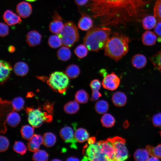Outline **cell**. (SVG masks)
<instances>
[{"label":"cell","mask_w":161,"mask_h":161,"mask_svg":"<svg viewBox=\"0 0 161 161\" xmlns=\"http://www.w3.org/2000/svg\"><path fill=\"white\" fill-rule=\"evenodd\" d=\"M152 0H89L86 6L101 26L120 28L143 19Z\"/></svg>","instance_id":"6da1fadb"},{"label":"cell","mask_w":161,"mask_h":161,"mask_svg":"<svg viewBox=\"0 0 161 161\" xmlns=\"http://www.w3.org/2000/svg\"><path fill=\"white\" fill-rule=\"evenodd\" d=\"M129 39L126 35L114 32L109 38L104 47V54L116 62L125 56L129 51Z\"/></svg>","instance_id":"7a4b0ae2"},{"label":"cell","mask_w":161,"mask_h":161,"mask_svg":"<svg viewBox=\"0 0 161 161\" xmlns=\"http://www.w3.org/2000/svg\"><path fill=\"white\" fill-rule=\"evenodd\" d=\"M111 31V29L108 27L92 28L86 33L83 38V44L89 50L97 52L105 47L109 38Z\"/></svg>","instance_id":"3957f363"},{"label":"cell","mask_w":161,"mask_h":161,"mask_svg":"<svg viewBox=\"0 0 161 161\" xmlns=\"http://www.w3.org/2000/svg\"><path fill=\"white\" fill-rule=\"evenodd\" d=\"M61 38L62 45L69 48L72 46L78 41L79 35L78 28L71 21L65 23L61 32L58 34Z\"/></svg>","instance_id":"277c9868"},{"label":"cell","mask_w":161,"mask_h":161,"mask_svg":"<svg viewBox=\"0 0 161 161\" xmlns=\"http://www.w3.org/2000/svg\"><path fill=\"white\" fill-rule=\"evenodd\" d=\"M69 78L63 72L56 71L50 75L47 83L55 91L64 94L69 85Z\"/></svg>","instance_id":"5b68a950"},{"label":"cell","mask_w":161,"mask_h":161,"mask_svg":"<svg viewBox=\"0 0 161 161\" xmlns=\"http://www.w3.org/2000/svg\"><path fill=\"white\" fill-rule=\"evenodd\" d=\"M25 110L28 115V122L34 127H39L43 122L50 123L52 120V114L46 111L42 112L39 107L35 109L27 107Z\"/></svg>","instance_id":"8992f818"},{"label":"cell","mask_w":161,"mask_h":161,"mask_svg":"<svg viewBox=\"0 0 161 161\" xmlns=\"http://www.w3.org/2000/svg\"><path fill=\"white\" fill-rule=\"evenodd\" d=\"M109 139L115 151L114 161H123L127 159L129 157V153L125 145V140L118 136Z\"/></svg>","instance_id":"52a82bcc"},{"label":"cell","mask_w":161,"mask_h":161,"mask_svg":"<svg viewBox=\"0 0 161 161\" xmlns=\"http://www.w3.org/2000/svg\"><path fill=\"white\" fill-rule=\"evenodd\" d=\"M88 144L89 145H86L83 149V153L85 155L83 160L107 161L100 152L98 142Z\"/></svg>","instance_id":"ba28073f"},{"label":"cell","mask_w":161,"mask_h":161,"mask_svg":"<svg viewBox=\"0 0 161 161\" xmlns=\"http://www.w3.org/2000/svg\"><path fill=\"white\" fill-rule=\"evenodd\" d=\"M101 153L107 161H114L115 151L109 138L105 140L98 142Z\"/></svg>","instance_id":"9c48e42d"},{"label":"cell","mask_w":161,"mask_h":161,"mask_svg":"<svg viewBox=\"0 0 161 161\" xmlns=\"http://www.w3.org/2000/svg\"><path fill=\"white\" fill-rule=\"evenodd\" d=\"M120 79L114 72L107 75L103 78L102 84L105 89L113 91L118 87Z\"/></svg>","instance_id":"30bf717a"},{"label":"cell","mask_w":161,"mask_h":161,"mask_svg":"<svg viewBox=\"0 0 161 161\" xmlns=\"http://www.w3.org/2000/svg\"><path fill=\"white\" fill-rule=\"evenodd\" d=\"M52 17L53 20L50 22L49 29L51 32L58 34L62 30L64 26L62 19L56 11L54 12Z\"/></svg>","instance_id":"8fae6325"},{"label":"cell","mask_w":161,"mask_h":161,"mask_svg":"<svg viewBox=\"0 0 161 161\" xmlns=\"http://www.w3.org/2000/svg\"><path fill=\"white\" fill-rule=\"evenodd\" d=\"M0 84H2L9 78L12 68L8 62L3 60H0Z\"/></svg>","instance_id":"7c38bea8"},{"label":"cell","mask_w":161,"mask_h":161,"mask_svg":"<svg viewBox=\"0 0 161 161\" xmlns=\"http://www.w3.org/2000/svg\"><path fill=\"white\" fill-rule=\"evenodd\" d=\"M16 10L18 16L23 18L28 17L32 11L31 4L28 2L24 1L20 2L17 5Z\"/></svg>","instance_id":"4fadbf2b"},{"label":"cell","mask_w":161,"mask_h":161,"mask_svg":"<svg viewBox=\"0 0 161 161\" xmlns=\"http://www.w3.org/2000/svg\"><path fill=\"white\" fill-rule=\"evenodd\" d=\"M3 19L6 24L10 26L21 23L22 20L20 17L10 10H7L2 16Z\"/></svg>","instance_id":"5bb4252c"},{"label":"cell","mask_w":161,"mask_h":161,"mask_svg":"<svg viewBox=\"0 0 161 161\" xmlns=\"http://www.w3.org/2000/svg\"><path fill=\"white\" fill-rule=\"evenodd\" d=\"M73 129L69 126L62 128L60 131V135L62 139L66 143H75L77 141L75 139Z\"/></svg>","instance_id":"9a60e30c"},{"label":"cell","mask_w":161,"mask_h":161,"mask_svg":"<svg viewBox=\"0 0 161 161\" xmlns=\"http://www.w3.org/2000/svg\"><path fill=\"white\" fill-rule=\"evenodd\" d=\"M41 35L37 31L31 30L27 35L26 41L29 45L31 47L38 45L41 43Z\"/></svg>","instance_id":"2e32d148"},{"label":"cell","mask_w":161,"mask_h":161,"mask_svg":"<svg viewBox=\"0 0 161 161\" xmlns=\"http://www.w3.org/2000/svg\"><path fill=\"white\" fill-rule=\"evenodd\" d=\"M93 23V20L90 16L85 14H82L78 21V27L82 30L87 31L92 28Z\"/></svg>","instance_id":"e0dca14e"},{"label":"cell","mask_w":161,"mask_h":161,"mask_svg":"<svg viewBox=\"0 0 161 161\" xmlns=\"http://www.w3.org/2000/svg\"><path fill=\"white\" fill-rule=\"evenodd\" d=\"M43 143V138L39 134H35L29 140L27 144V147L32 152L38 150L40 145Z\"/></svg>","instance_id":"ac0fdd59"},{"label":"cell","mask_w":161,"mask_h":161,"mask_svg":"<svg viewBox=\"0 0 161 161\" xmlns=\"http://www.w3.org/2000/svg\"><path fill=\"white\" fill-rule=\"evenodd\" d=\"M127 100V97L125 94L120 91L114 92L112 97V100L114 104L119 107L124 106L126 103Z\"/></svg>","instance_id":"d6986e66"},{"label":"cell","mask_w":161,"mask_h":161,"mask_svg":"<svg viewBox=\"0 0 161 161\" xmlns=\"http://www.w3.org/2000/svg\"><path fill=\"white\" fill-rule=\"evenodd\" d=\"M157 36L153 32L150 31H145L142 35V41L146 46H151L156 43Z\"/></svg>","instance_id":"ffe728a7"},{"label":"cell","mask_w":161,"mask_h":161,"mask_svg":"<svg viewBox=\"0 0 161 161\" xmlns=\"http://www.w3.org/2000/svg\"><path fill=\"white\" fill-rule=\"evenodd\" d=\"M147 61L146 58L144 55L141 54H137L132 57L131 62L134 67L140 69L145 66Z\"/></svg>","instance_id":"44dd1931"},{"label":"cell","mask_w":161,"mask_h":161,"mask_svg":"<svg viewBox=\"0 0 161 161\" xmlns=\"http://www.w3.org/2000/svg\"><path fill=\"white\" fill-rule=\"evenodd\" d=\"M13 69L16 75L19 76H23L26 75L28 72L29 67L25 63L19 61L15 64Z\"/></svg>","instance_id":"7402d4cb"},{"label":"cell","mask_w":161,"mask_h":161,"mask_svg":"<svg viewBox=\"0 0 161 161\" xmlns=\"http://www.w3.org/2000/svg\"><path fill=\"white\" fill-rule=\"evenodd\" d=\"M19 114L15 111H12L7 115L6 120L8 124L11 127L16 126L20 121Z\"/></svg>","instance_id":"603a6c76"},{"label":"cell","mask_w":161,"mask_h":161,"mask_svg":"<svg viewBox=\"0 0 161 161\" xmlns=\"http://www.w3.org/2000/svg\"><path fill=\"white\" fill-rule=\"evenodd\" d=\"M155 17L152 15L145 16L142 19V23L143 28L146 30L153 28L156 25L157 21Z\"/></svg>","instance_id":"cb8c5ba5"},{"label":"cell","mask_w":161,"mask_h":161,"mask_svg":"<svg viewBox=\"0 0 161 161\" xmlns=\"http://www.w3.org/2000/svg\"><path fill=\"white\" fill-rule=\"evenodd\" d=\"M74 137L77 142L83 143L88 140L89 138V134L86 129L83 128H79L75 131Z\"/></svg>","instance_id":"d4e9b609"},{"label":"cell","mask_w":161,"mask_h":161,"mask_svg":"<svg viewBox=\"0 0 161 161\" xmlns=\"http://www.w3.org/2000/svg\"><path fill=\"white\" fill-rule=\"evenodd\" d=\"M79 108L78 102L75 100L68 102L64 106V111L69 114L76 113L79 110Z\"/></svg>","instance_id":"484cf974"},{"label":"cell","mask_w":161,"mask_h":161,"mask_svg":"<svg viewBox=\"0 0 161 161\" xmlns=\"http://www.w3.org/2000/svg\"><path fill=\"white\" fill-rule=\"evenodd\" d=\"M42 138L43 143L46 147H51L54 145L56 142V136L51 132L45 133L44 134Z\"/></svg>","instance_id":"4316f807"},{"label":"cell","mask_w":161,"mask_h":161,"mask_svg":"<svg viewBox=\"0 0 161 161\" xmlns=\"http://www.w3.org/2000/svg\"><path fill=\"white\" fill-rule=\"evenodd\" d=\"M69 48L64 46L58 50L57 52V56L60 60L62 61H66L70 58L71 53Z\"/></svg>","instance_id":"83f0119b"},{"label":"cell","mask_w":161,"mask_h":161,"mask_svg":"<svg viewBox=\"0 0 161 161\" xmlns=\"http://www.w3.org/2000/svg\"><path fill=\"white\" fill-rule=\"evenodd\" d=\"M65 72L69 78L74 79L78 76L80 73V70L77 65L72 64L69 65L67 67Z\"/></svg>","instance_id":"f1b7e54d"},{"label":"cell","mask_w":161,"mask_h":161,"mask_svg":"<svg viewBox=\"0 0 161 161\" xmlns=\"http://www.w3.org/2000/svg\"><path fill=\"white\" fill-rule=\"evenodd\" d=\"M34 127L28 125L23 126L21 130L22 137L24 139L29 140L33 136Z\"/></svg>","instance_id":"f546056e"},{"label":"cell","mask_w":161,"mask_h":161,"mask_svg":"<svg viewBox=\"0 0 161 161\" xmlns=\"http://www.w3.org/2000/svg\"><path fill=\"white\" fill-rule=\"evenodd\" d=\"M149 154L146 149L139 148L137 149L134 155V158L136 161H147L149 158Z\"/></svg>","instance_id":"4dcf8cb0"},{"label":"cell","mask_w":161,"mask_h":161,"mask_svg":"<svg viewBox=\"0 0 161 161\" xmlns=\"http://www.w3.org/2000/svg\"><path fill=\"white\" fill-rule=\"evenodd\" d=\"M101 122L103 126L106 128H110L114 125L115 120L112 115L107 113L105 114L102 117Z\"/></svg>","instance_id":"1f68e13d"},{"label":"cell","mask_w":161,"mask_h":161,"mask_svg":"<svg viewBox=\"0 0 161 161\" xmlns=\"http://www.w3.org/2000/svg\"><path fill=\"white\" fill-rule=\"evenodd\" d=\"M75 98L76 100L80 103H87L89 98L88 93L83 89L78 91L75 94Z\"/></svg>","instance_id":"d6a6232c"},{"label":"cell","mask_w":161,"mask_h":161,"mask_svg":"<svg viewBox=\"0 0 161 161\" xmlns=\"http://www.w3.org/2000/svg\"><path fill=\"white\" fill-rule=\"evenodd\" d=\"M95 109L96 112L100 114L105 113L109 108V105L106 101L101 100L97 101L96 103Z\"/></svg>","instance_id":"836d02e7"},{"label":"cell","mask_w":161,"mask_h":161,"mask_svg":"<svg viewBox=\"0 0 161 161\" xmlns=\"http://www.w3.org/2000/svg\"><path fill=\"white\" fill-rule=\"evenodd\" d=\"M145 148L150 155L155 156L161 159V144L156 147L148 145L146 146Z\"/></svg>","instance_id":"e575fe53"},{"label":"cell","mask_w":161,"mask_h":161,"mask_svg":"<svg viewBox=\"0 0 161 161\" xmlns=\"http://www.w3.org/2000/svg\"><path fill=\"white\" fill-rule=\"evenodd\" d=\"M24 101L23 99L21 97H15L11 102L12 111H19L23 108Z\"/></svg>","instance_id":"d590c367"},{"label":"cell","mask_w":161,"mask_h":161,"mask_svg":"<svg viewBox=\"0 0 161 161\" xmlns=\"http://www.w3.org/2000/svg\"><path fill=\"white\" fill-rule=\"evenodd\" d=\"M49 46L53 48H57L62 45L61 39L58 35H51L48 40Z\"/></svg>","instance_id":"8d00e7d4"},{"label":"cell","mask_w":161,"mask_h":161,"mask_svg":"<svg viewBox=\"0 0 161 161\" xmlns=\"http://www.w3.org/2000/svg\"><path fill=\"white\" fill-rule=\"evenodd\" d=\"M155 68L161 73V50L149 58Z\"/></svg>","instance_id":"74e56055"},{"label":"cell","mask_w":161,"mask_h":161,"mask_svg":"<svg viewBox=\"0 0 161 161\" xmlns=\"http://www.w3.org/2000/svg\"><path fill=\"white\" fill-rule=\"evenodd\" d=\"M48 154L44 150L38 149L35 152L32 157L33 160L45 161L48 160Z\"/></svg>","instance_id":"f35d334b"},{"label":"cell","mask_w":161,"mask_h":161,"mask_svg":"<svg viewBox=\"0 0 161 161\" xmlns=\"http://www.w3.org/2000/svg\"><path fill=\"white\" fill-rule=\"evenodd\" d=\"M88 49L84 44H81L78 46L75 49L74 52L78 58L81 59L87 55L88 53Z\"/></svg>","instance_id":"ab89813d"},{"label":"cell","mask_w":161,"mask_h":161,"mask_svg":"<svg viewBox=\"0 0 161 161\" xmlns=\"http://www.w3.org/2000/svg\"><path fill=\"white\" fill-rule=\"evenodd\" d=\"M13 149L16 152L21 155L24 154L27 148L24 144L22 142L16 141L13 147Z\"/></svg>","instance_id":"60d3db41"},{"label":"cell","mask_w":161,"mask_h":161,"mask_svg":"<svg viewBox=\"0 0 161 161\" xmlns=\"http://www.w3.org/2000/svg\"><path fill=\"white\" fill-rule=\"evenodd\" d=\"M154 16L158 22H161V0H157L154 8Z\"/></svg>","instance_id":"b9f144b4"},{"label":"cell","mask_w":161,"mask_h":161,"mask_svg":"<svg viewBox=\"0 0 161 161\" xmlns=\"http://www.w3.org/2000/svg\"><path fill=\"white\" fill-rule=\"evenodd\" d=\"M9 145L8 139L5 137L1 136L0 137V151L3 152L7 150Z\"/></svg>","instance_id":"7bdbcfd3"},{"label":"cell","mask_w":161,"mask_h":161,"mask_svg":"<svg viewBox=\"0 0 161 161\" xmlns=\"http://www.w3.org/2000/svg\"><path fill=\"white\" fill-rule=\"evenodd\" d=\"M152 121L154 126L155 127L161 126V113H158L154 115Z\"/></svg>","instance_id":"ee69618b"},{"label":"cell","mask_w":161,"mask_h":161,"mask_svg":"<svg viewBox=\"0 0 161 161\" xmlns=\"http://www.w3.org/2000/svg\"><path fill=\"white\" fill-rule=\"evenodd\" d=\"M90 86L92 91H98L100 89L101 83L98 79H94L90 82Z\"/></svg>","instance_id":"f6af8a7d"},{"label":"cell","mask_w":161,"mask_h":161,"mask_svg":"<svg viewBox=\"0 0 161 161\" xmlns=\"http://www.w3.org/2000/svg\"><path fill=\"white\" fill-rule=\"evenodd\" d=\"M9 33V27L7 25L1 22L0 24V35L4 37L7 35Z\"/></svg>","instance_id":"bcb514c9"},{"label":"cell","mask_w":161,"mask_h":161,"mask_svg":"<svg viewBox=\"0 0 161 161\" xmlns=\"http://www.w3.org/2000/svg\"><path fill=\"white\" fill-rule=\"evenodd\" d=\"M53 105L54 103H50L47 100L42 105L43 109V110L47 112L49 114L52 115L53 112Z\"/></svg>","instance_id":"7dc6e473"},{"label":"cell","mask_w":161,"mask_h":161,"mask_svg":"<svg viewBox=\"0 0 161 161\" xmlns=\"http://www.w3.org/2000/svg\"><path fill=\"white\" fill-rule=\"evenodd\" d=\"M101 96V94L98 91H92L91 100L92 101H96Z\"/></svg>","instance_id":"c3c4849f"},{"label":"cell","mask_w":161,"mask_h":161,"mask_svg":"<svg viewBox=\"0 0 161 161\" xmlns=\"http://www.w3.org/2000/svg\"><path fill=\"white\" fill-rule=\"evenodd\" d=\"M155 33L161 38V22H158L154 29Z\"/></svg>","instance_id":"681fc988"},{"label":"cell","mask_w":161,"mask_h":161,"mask_svg":"<svg viewBox=\"0 0 161 161\" xmlns=\"http://www.w3.org/2000/svg\"><path fill=\"white\" fill-rule=\"evenodd\" d=\"M76 4L80 6L85 5L89 1V0H74Z\"/></svg>","instance_id":"f907efd6"},{"label":"cell","mask_w":161,"mask_h":161,"mask_svg":"<svg viewBox=\"0 0 161 161\" xmlns=\"http://www.w3.org/2000/svg\"><path fill=\"white\" fill-rule=\"evenodd\" d=\"M95 137H91L88 139V143L89 144H93L95 143Z\"/></svg>","instance_id":"816d5d0a"},{"label":"cell","mask_w":161,"mask_h":161,"mask_svg":"<svg viewBox=\"0 0 161 161\" xmlns=\"http://www.w3.org/2000/svg\"><path fill=\"white\" fill-rule=\"evenodd\" d=\"M160 160L158 157L154 156H151V157L149 158L147 161H159Z\"/></svg>","instance_id":"f5cc1de1"},{"label":"cell","mask_w":161,"mask_h":161,"mask_svg":"<svg viewBox=\"0 0 161 161\" xmlns=\"http://www.w3.org/2000/svg\"><path fill=\"white\" fill-rule=\"evenodd\" d=\"M79 160L77 157H71L68 158L66 161H78Z\"/></svg>","instance_id":"db71d44e"},{"label":"cell","mask_w":161,"mask_h":161,"mask_svg":"<svg viewBox=\"0 0 161 161\" xmlns=\"http://www.w3.org/2000/svg\"><path fill=\"white\" fill-rule=\"evenodd\" d=\"M15 47L13 46H10L8 48V51L10 52H13L15 50Z\"/></svg>","instance_id":"11a10c76"},{"label":"cell","mask_w":161,"mask_h":161,"mask_svg":"<svg viewBox=\"0 0 161 161\" xmlns=\"http://www.w3.org/2000/svg\"><path fill=\"white\" fill-rule=\"evenodd\" d=\"M26 1H29V2H33L37 0H25Z\"/></svg>","instance_id":"9f6ffc18"},{"label":"cell","mask_w":161,"mask_h":161,"mask_svg":"<svg viewBox=\"0 0 161 161\" xmlns=\"http://www.w3.org/2000/svg\"><path fill=\"white\" fill-rule=\"evenodd\" d=\"M52 160V161H56H56H60L61 160H59V159H54V160Z\"/></svg>","instance_id":"6f0895ef"},{"label":"cell","mask_w":161,"mask_h":161,"mask_svg":"<svg viewBox=\"0 0 161 161\" xmlns=\"http://www.w3.org/2000/svg\"><path fill=\"white\" fill-rule=\"evenodd\" d=\"M160 136H161V131H160Z\"/></svg>","instance_id":"680465c9"}]
</instances>
